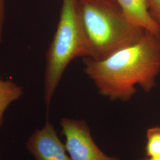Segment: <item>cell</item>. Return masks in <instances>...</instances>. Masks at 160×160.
<instances>
[{
	"instance_id": "obj_1",
	"label": "cell",
	"mask_w": 160,
	"mask_h": 160,
	"mask_svg": "<svg viewBox=\"0 0 160 160\" xmlns=\"http://www.w3.org/2000/svg\"><path fill=\"white\" fill-rule=\"evenodd\" d=\"M84 71L100 94L112 101L126 102L137 86L149 92L160 74V36L146 30L137 43L102 60L84 58Z\"/></svg>"
},
{
	"instance_id": "obj_2",
	"label": "cell",
	"mask_w": 160,
	"mask_h": 160,
	"mask_svg": "<svg viewBox=\"0 0 160 160\" xmlns=\"http://www.w3.org/2000/svg\"><path fill=\"white\" fill-rule=\"evenodd\" d=\"M78 11L94 60L137 43L146 31L132 23L114 0H78Z\"/></svg>"
},
{
	"instance_id": "obj_3",
	"label": "cell",
	"mask_w": 160,
	"mask_h": 160,
	"mask_svg": "<svg viewBox=\"0 0 160 160\" xmlns=\"http://www.w3.org/2000/svg\"><path fill=\"white\" fill-rule=\"evenodd\" d=\"M91 58L82 28L78 0H62L57 29L46 53L44 99L48 109L69 63L78 58Z\"/></svg>"
},
{
	"instance_id": "obj_4",
	"label": "cell",
	"mask_w": 160,
	"mask_h": 160,
	"mask_svg": "<svg viewBox=\"0 0 160 160\" xmlns=\"http://www.w3.org/2000/svg\"><path fill=\"white\" fill-rule=\"evenodd\" d=\"M60 125L71 160H120L106 154L98 148L84 120L63 118Z\"/></svg>"
},
{
	"instance_id": "obj_5",
	"label": "cell",
	"mask_w": 160,
	"mask_h": 160,
	"mask_svg": "<svg viewBox=\"0 0 160 160\" xmlns=\"http://www.w3.org/2000/svg\"><path fill=\"white\" fill-rule=\"evenodd\" d=\"M26 148L35 160H71L65 145L49 121L29 138Z\"/></svg>"
},
{
	"instance_id": "obj_6",
	"label": "cell",
	"mask_w": 160,
	"mask_h": 160,
	"mask_svg": "<svg viewBox=\"0 0 160 160\" xmlns=\"http://www.w3.org/2000/svg\"><path fill=\"white\" fill-rule=\"evenodd\" d=\"M133 24L160 35V24L151 15L148 0H114Z\"/></svg>"
},
{
	"instance_id": "obj_7",
	"label": "cell",
	"mask_w": 160,
	"mask_h": 160,
	"mask_svg": "<svg viewBox=\"0 0 160 160\" xmlns=\"http://www.w3.org/2000/svg\"><path fill=\"white\" fill-rule=\"evenodd\" d=\"M23 88L11 80L0 78V128L3 124L4 114L8 107L23 95Z\"/></svg>"
},
{
	"instance_id": "obj_8",
	"label": "cell",
	"mask_w": 160,
	"mask_h": 160,
	"mask_svg": "<svg viewBox=\"0 0 160 160\" xmlns=\"http://www.w3.org/2000/svg\"><path fill=\"white\" fill-rule=\"evenodd\" d=\"M145 152L147 157L160 158V127L149 128L146 133Z\"/></svg>"
},
{
	"instance_id": "obj_9",
	"label": "cell",
	"mask_w": 160,
	"mask_h": 160,
	"mask_svg": "<svg viewBox=\"0 0 160 160\" xmlns=\"http://www.w3.org/2000/svg\"><path fill=\"white\" fill-rule=\"evenodd\" d=\"M148 2L151 15L159 23L160 21V0H148Z\"/></svg>"
},
{
	"instance_id": "obj_10",
	"label": "cell",
	"mask_w": 160,
	"mask_h": 160,
	"mask_svg": "<svg viewBox=\"0 0 160 160\" xmlns=\"http://www.w3.org/2000/svg\"><path fill=\"white\" fill-rule=\"evenodd\" d=\"M4 20H5V0H0V43L2 41Z\"/></svg>"
},
{
	"instance_id": "obj_11",
	"label": "cell",
	"mask_w": 160,
	"mask_h": 160,
	"mask_svg": "<svg viewBox=\"0 0 160 160\" xmlns=\"http://www.w3.org/2000/svg\"><path fill=\"white\" fill-rule=\"evenodd\" d=\"M142 160H160V158H151V157H147L146 159Z\"/></svg>"
},
{
	"instance_id": "obj_12",
	"label": "cell",
	"mask_w": 160,
	"mask_h": 160,
	"mask_svg": "<svg viewBox=\"0 0 160 160\" xmlns=\"http://www.w3.org/2000/svg\"><path fill=\"white\" fill-rule=\"evenodd\" d=\"M159 24H160V22H159Z\"/></svg>"
},
{
	"instance_id": "obj_13",
	"label": "cell",
	"mask_w": 160,
	"mask_h": 160,
	"mask_svg": "<svg viewBox=\"0 0 160 160\" xmlns=\"http://www.w3.org/2000/svg\"><path fill=\"white\" fill-rule=\"evenodd\" d=\"M0 160H1V158H0Z\"/></svg>"
}]
</instances>
